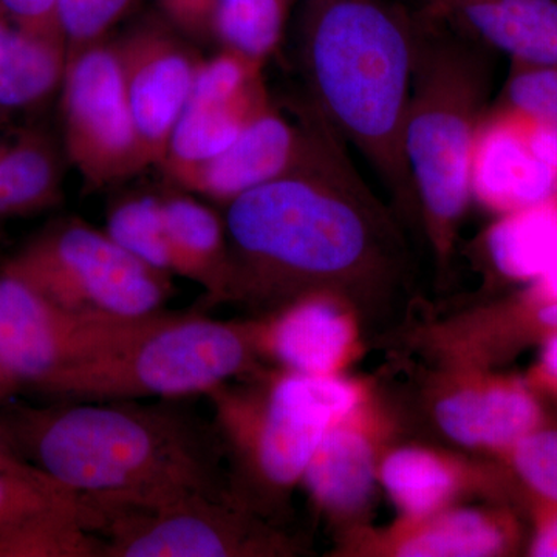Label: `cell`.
I'll list each match as a JSON object with an SVG mask.
<instances>
[{"label": "cell", "instance_id": "836d02e7", "mask_svg": "<svg viewBox=\"0 0 557 557\" xmlns=\"http://www.w3.org/2000/svg\"><path fill=\"white\" fill-rule=\"evenodd\" d=\"M520 502L530 518L525 555L557 557V502L520 494Z\"/></svg>", "mask_w": 557, "mask_h": 557}, {"label": "cell", "instance_id": "8d00e7d4", "mask_svg": "<svg viewBox=\"0 0 557 557\" xmlns=\"http://www.w3.org/2000/svg\"><path fill=\"white\" fill-rule=\"evenodd\" d=\"M0 472H9V474L22 475H39L44 474L38 468L28 463L24 457L21 456L13 438H11L9 429H7L3 421L0 420Z\"/></svg>", "mask_w": 557, "mask_h": 557}, {"label": "cell", "instance_id": "1f68e13d", "mask_svg": "<svg viewBox=\"0 0 557 557\" xmlns=\"http://www.w3.org/2000/svg\"><path fill=\"white\" fill-rule=\"evenodd\" d=\"M60 3L61 0H0V16L30 35L64 42Z\"/></svg>", "mask_w": 557, "mask_h": 557}, {"label": "cell", "instance_id": "d590c367", "mask_svg": "<svg viewBox=\"0 0 557 557\" xmlns=\"http://www.w3.org/2000/svg\"><path fill=\"white\" fill-rule=\"evenodd\" d=\"M525 306H542V304L557 302V263L547 273L542 274L536 281L520 288V292L509 296Z\"/></svg>", "mask_w": 557, "mask_h": 557}, {"label": "cell", "instance_id": "8992f818", "mask_svg": "<svg viewBox=\"0 0 557 557\" xmlns=\"http://www.w3.org/2000/svg\"><path fill=\"white\" fill-rule=\"evenodd\" d=\"M258 359L251 322L161 310L131 338L65 370L40 394L62 401L180 399L251 375Z\"/></svg>", "mask_w": 557, "mask_h": 557}, {"label": "cell", "instance_id": "9a60e30c", "mask_svg": "<svg viewBox=\"0 0 557 557\" xmlns=\"http://www.w3.org/2000/svg\"><path fill=\"white\" fill-rule=\"evenodd\" d=\"M527 531L512 504L449 507L398 518L380 530L355 528L341 552L384 557H502L525 552Z\"/></svg>", "mask_w": 557, "mask_h": 557}, {"label": "cell", "instance_id": "f546056e", "mask_svg": "<svg viewBox=\"0 0 557 557\" xmlns=\"http://www.w3.org/2000/svg\"><path fill=\"white\" fill-rule=\"evenodd\" d=\"M498 106L534 121L557 141V67L512 64Z\"/></svg>", "mask_w": 557, "mask_h": 557}, {"label": "cell", "instance_id": "603a6c76", "mask_svg": "<svg viewBox=\"0 0 557 557\" xmlns=\"http://www.w3.org/2000/svg\"><path fill=\"white\" fill-rule=\"evenodd\" d=\"M482 245L487 265L500 281L522 287L536 281L557 263V194L497 215Z\"/></svg>", "mask_w": 557, "mask_h": 557}, {"label": "cell", "instance_id": "8fae6325", "mask_svg": "<svg viewBox=\"0 0 557 557\" xmlns=\"http://www.w3.org/2000/svg\"><path fill=\"white\" fill-rule=\"evenodd\" d=\"M428 405L443 437L494 460L553 420L547 403L523 376L490 368L443 366Z\"/></svg>", "mask_w": 557, "mask_h": 557}, {"label": "cell", "instance_id": "30bf717a", "mask_svg": "<svg viewBox=\"0 0 557 557\" xmlns=\"http://www.w3.org/2000/svg\"><path fill=\"white\" fill-rule=\"evenodd\" d=\"M153 314L108 319L76 313L0 271V368L17 391L40 394L65 370L131 338Z\"/></svg>", "mask_w": 557, "mask_h": 557}, {"label": "cell", "instance_id": "3957f363", "mask_svg": "<svg viewBox=\"0 0 557 557\" xmlns=\"http://www.w3.org/2000/svg\"><path fill=\"white\" fill-rule=\"evenodd\" d=\"M420 32L421 14L397 0H302L310 104L369 161L406 220H420L403 152Z\"/></svg>", "mask_w": 557, "mask_h": 557}, {"label": "cell", "instance_id": "f1b7e54d", "mask_svg": "<svg viewBox=\"0 0 557 557\" xmlns=\"http://www.w3.org/2000/svg\"><path fill=\"white\" fill-rule=\"evenodd\" d=\"M507 468L520 487L528 494L545 500L557 502V421L519 440L512 448L497 458Z\"/></svg>", "mask_w": 557, "mask_h": 557}, {"label": "cell", "instance_id": "4dcf8cb0", "mask_svg": "<svg viewBox=\"0 0 557 557\" xmlns=\"http://www.w3.org/2000/svg\"><path fill=\"white\" fill-rule=\"evenodd\" d=\"M135 0H61L60 24L67 61L79 50L109 38Z\"/></svg>", "mask_w": 557, "mask_h": 557}, {"label": "cell", "instance_id": "2e32d148", "mask_svg": "<svg viewBox=\"0 0 557 557\" xmlns=\"http://www.w3.org/2000/svg\"><path fill=\"white\" fill-rule=\"evenodd\" d=\"M321 123L311 104L295 123L271 102L220 156L166 177L186 193L226 207L298 168L313 148Z\"/></svg>", "mask_w": 557, "mask_h": 557}, {"label": "cell", "instance_id": "4fadbf2b", "mask_svg": "<svg viewBox=\"0 0 557 557\" xmlns=\"http://www.w3.org/2000/svg\"><path fill=\"white\" fill-rule=\"evenodd\" d=\"M262 62L220 49L203 60L168 145L164 175L214 159L230 148L271 98Z\"/></svg>", "mask_w": 557, "mask_h": 557}, {"label": "cell", "instance_id": "484cf974", "mask_svg": "<svg viewBox=\"0 0 557 557\" xmlns=\"http://www.w3.org/2000/svg\"><path fill=\"white\" fill-rule=\"evenodd\" d=\"M295 0H215L212 35L220 49L265 64L281 47Z\"/></svg>", "mask_w": 557, "mask_h": 557}, {"label": "cell", "instance_id": "4316f807", "mask_svg": "<svg viewBox=\"0 0 557 557\" xmlns=\"http://www.w3.org/2000/svg\"><path fill=\"white\" fill-rule=\"evenodd\" d=\"M104 231L134 258L172 276L161 196L121 197L109 209Z\"/></svg>", "mask_w": 557, "mask_h": 557}, {"label": "cell", "instance_id": "6da1fadb", "mask_svg": "<svg viewBox=\"0 0 557 557\" xmlns=\"http://www.w3.org/2000/svg\"><path fill=\"white\" fill-rule=\"evenodd\" d=\"M228 274L215 306L259 317L310 293L354 300L394 284L406 249L327 121L295 170L226 205Z\"/></svg>", "mask_w": 557, "mask_h": 557}, {"label": "cell", "instance_id": "ba28073f", "mask_svg": "<svg viewBox=\"0 0 557 557\" xmlns=\"http://www.w3.org/2000/svg\"><path fill=\"white\" fill-rule=\"evenodd\" d=\"M62 309L90 317L137 319L164 310L171 274L146 265L106 231L79 219L51 223L3 263Z\"/></svg>", "mask_w": 557, "mask_h": 557}, {"label": "cell", "instance_id": "83f0119b", "mask_svg": "<svg viewBox=\"0 0 557 557\" xmlns=\"http://www.w3.org/2000/svg\"><path fill=\"white\" fill-rule=\"evenodd\" d=\"M76 505V494L49 475L0 472V542Z\"/></svg>", "mask_w": 557, "mask_h": 557}, {"label": "cell", "instance_id": "d6986e66", "mask_svg": "<svg viewBox=\"0 0 557 557\" xmlns=\"http://www.w3.org/2000/svg\"><path fill=\"white\" fill-rule=\"evenodd\" d=\"M379 482L399 518H423L457 505L468 494L520 502V487L504 465L472 463L468 458L423 445L387 448L381 457Z\"/></svg>", "mask_w": 557, "mask_h": 557}, {"label": "cell", "instance_id": "d6a6232c", "mask_svg": "<svg viewBox=\"0 0 557 557\" xmlns=\"http://www.w3.org/2000/svg\"><path fill=\"white\" fill-rule=\"evenodd\" d=\"M161 16L193 42L214 40L215 0H159Z\"/></svg>", "mask_w": 557, "mask_h": 557}, {"label": "cell", "instance_id": "ffe728a7", "mask_svg": "<svg viewBox=\"0 0 557 557\" xmlns=\"http://www.w3.org/2000/svg\"><path fill=\"white\" fill-rule=\"evenodd\" d=\"M424 13L515 65L557 67V0H423Z\"/></svg>", "mask_w": 557, "mask_h": 557}, {"label": "cell", "instance_id": "cb8c5ba5", "mask_svg": "<svg viewBox=\"0 0 557 557\" xmlns=\"http://www.w3.org/2000/svg\"><path fill=\"white\" fill-rule=\"evenodd\" d=\"M62 40L39 38L0 16V116L38 109L61 90Z\"/></svg>", "mask_w": 557, "mask_h": 557}, {"label": "cell", "instance_id": "9c48e42d", "mask_svg": "<svg viewBox=\"0 0 557 557\" xmlns=\"http://www.w3.org/2000/svg\"><path fill=\"white\" fill-rule=\"evenodd\" d=\"M65 157L89 188L148 170L115 39H101L65 62L61 84Z\"/></svg>", "mask_w": 557, "mask_h": 557}, {"label": "cell", "instance_id": "e575fe53", "mask_svg": "<svg viewBox=\"0 0 557 557\" xmlns=\"http://www.w3.org/2000/svg\"><path fill=\"white\" fill-rule=\"evenodd\" d=\"M539 355L523 379L547 403L557 405V333L539 344Z\"/></svg>", "mask_w": 557, "mask_h": 557}, {"label": "cell", "instance_id": "7a4b0ae2", "mask_svg": "<svg viewBox=\"0 0 557 557\" xmlns=\"http://www.w3.org/2000/svg\"><path fill=\"white\" fill-rule=\"evenodd\" d=\"M175 401L7 405L0 420L21 456L76 496L186 490L234 500L214 424Z\"/></svg>", "mask_w": 557, "mask_h": 557}, {"label": "cell", "instance_id": "5bb4252c", "mask_svg": "<svg viewBox=\"0 0 557 557\" xmlns=\"http://www.w3.org/2000/svg\"><path fill=\"white\" fill-rule=\"evenodd\" d=\"M471 199L496 215L557 194V141L534 121L494 106L480 121L471 166Z\"/></svg>", "mask_w": 557, "mask_h": 557}, {"label": "cell", "instance_id": "d4e9b609", "mask_svg": "<svg viewBox=\"0 0 557 557\" xmlns=\"http://www.w3.org/2000/svg\"><path fill=\"white\" fill-rule=\"evenodd\" d=\"M61 153L40 129L0 139V219L28 215L60 203Z\"/></svg>", "mask_w": 557, "mask_h": 557}, {"label": "cell", "instance_id": "44dd1931", "mask_svg": "<svg viewBox=\"0 0 557 557\" xmlns=\"http://www.w3.org/2000/svg\"><path fill=\"white\" fill-rule=\"evenodd\" d=\"M555 333L557 302L525 306L507 298L429 329L421 339L442 366L493 369Z\"/></svg>", "mask_w": 557, "mask_h": 557}, {"label": "cell", "instance_id": "74e56055", "mask_svg": "<svg viewBox=\"0 0 557 557\" xmlns=\"http://www.w3.org/2000/svg\"><path fill=\"white\" fill-rule=\"evenodd\" d=\"M16 391V386L11 383L9 376H7L2 368H0V403H9L11 395Z\"/></svg>", "mask_w": 557, "mask_h": 557}, {"label": "cell", "instance_id": "7c38bea8", "mask_svg": "<svg viewBox=\"0 0 557 557\" xmlns=\"http://www.w3.org/2000/svg\"><path fill=\"white\" fill-rule=\"evenodd\" d=\"M115 44L143 152L149 168H160L203 58L163 16L139 22Z\"/></svg>", "mask_w": 557, "mask_h": 557}, {"label": "cell", "instance_id": "52a82bcc", "mask_svg": "<svg viewBox=\"0 0 557 557\" xmlns=\"http://www.w3.org/2000/svg\"><path fill=\"white\" fill-rule=\"evenodd\" d=\"M81 525L101 557L293 556L298 545L230 498L199 491L76 496Z\"/></svg>", "mask_w": 557, "mask_h": 557}, {"label": "cell", "instance_id": "ac0fdd59", "mask_svg": "<svg viewBox=\"0 0 557 557\" xmlns=\"http://www.w3.org/2000/svg\"><path fill=\"white\" fill-rule=\"evenodd\" d=\"M391 432V418L372 397L325 432L300 483L332 522L346 523L368 509Z\"/></svg>", "mask_w": 557, "mask_h": 557}, {"label": "cell", "instance_id": "7402d4cb", "mask_svg": "<svg viewBox=\"0 0 557 557\" xmlns=\"http://www.w3.org/2000/svg\"><path fill=\"white\" fill-rule=\"evenodd\" d=\"M163 200L164 230L172 276H182L203 288L194 309H214L228 274V237L225 219L190 193H171Z\"/></svg>", "mask_w": 557, "mask_h": 557}, {"label": "cell", "instance_id": "e0dca14e", "mask_svg": "<svg viewBox=\"0 0 557 557\" xmlns=\"http://www.w3.org/2000/svg\"><path fill=\"white\" fill-rule=\"evenodd\" d=\"M249 322L258 357L288 372L344 375L361 351L354 300L336 293L300 296Z\"/></svg>", "mask_w": 557, "mask_h": 557}, {"label": "cell", "instance_id": "5b68a950", "mask_svg": "<svg viewBox=\"0 0 557 557\" xmlns=\"http://www.w3.org/2000/svg\"><path fill=\"white\" fill-rule=\"evenodd\" d=\"M248 384L231 381L207 397L214 409L231 496L271 518L302 482L330 426L370 397L361 381L282 370Z\"/></svg>", "mask_w": 557, "mask_h": 557}, {"label": "cell", "instance_id": "f35d334b", "mask_svg": "<svg viewBox=\"0 0 557 557\" xmlns=\"http://www.w3.org/2000/svg\"><path fill=\"white\" fill-rule=\"evenodd\" d=\"M549 413H552L553 420L557 421V405L548 406Z\"/></svg>", "mask_w": 557, "mask_h": 557}, {"label": "cell", "instance_id": "277c9868", "mask_svg": "<svg viewBox=\"0 0 557 557\" xmlns=\"http://www.w3.org/2000/svg\"><path fill=\"white\" fill-rule=\"evenodd\" d=\"M421 13L403 152L421 225L446 263L472 201L469 166L487 110L491 64L486 47Z\"/></svg>", "mask_w": 557, "mask_h": 557}]
</instances>
